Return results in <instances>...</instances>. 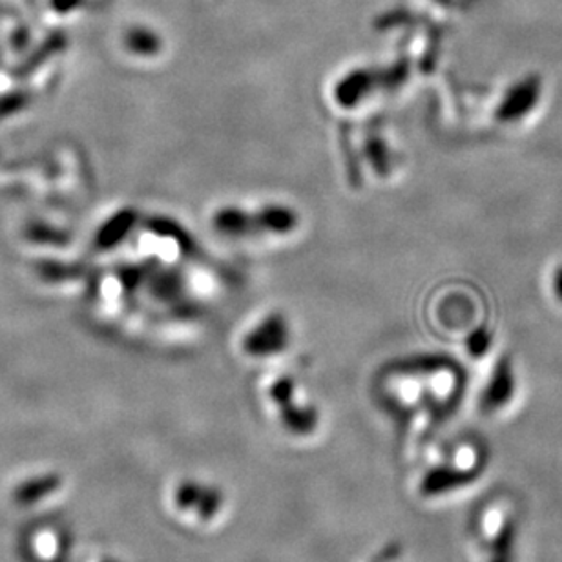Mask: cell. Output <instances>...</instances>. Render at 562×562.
Returning <instances> with one entry per match:
<instances>
[{"label":"cell","mask_w":562,"mask_h":562,"mask_svg":"<svg viewBox=\"0 0 562 562\" xmlns=\"http://www.w3.org/2000/svg\"><path fill=\"white\" fill-rule=\"evenodd\" d=\"M555 291H558L559 296L562 297V269L555 274Z\"/></svg>","instance_id":"4"},{"label":"cell","mask_w":562,"mask_h":562,"mask_svg":"<svg viewBox=\"0 0 562 562\" xmlns=\"http://www.w3.org/2000/svg\"><path fill=\"white\" fill-rule=\"evenodd\" d=\"M165 509L184 530L211 533L225 525L231 514V501L216 482L181 476L165 490Z\"/></svg>","instance_id":"1"},{"label":"cell","mask_w":562,"mask_h":562,"mask_svg":"<svg viewBox=\"0 0 562 562\" xmlns=\"http://www.w3.org/2000/svg\"><path fill=\"white\" fill-rule=\"evenodd\" d=\"M366 562H409L401 547H385Z\"/></svg>","instance_id":"3"},{"label":"cell","mask_w":562,"mask_h":562,"mask_svg":"<svg viewBox=\"0 0 562 562\" xmlns=\"http://www.w3.org/2000/svg\"><path fill=\"white\" fill-rule=\"evenodd\" d=\"M537 90L531 87H522L519 90H515L509 95L508 101L504 104V114L506 115H519L526 110L531 109V103L536 101Z\"/></svg>","instance_id":"2"}]
</instances>
